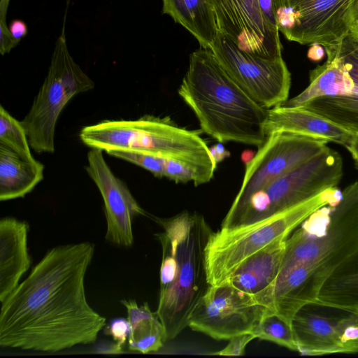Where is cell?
<instances>
[{
	"label": "cell",
	"instance_id": "cell-1",
	"mask_svg": "<svg viewBox=\"0 0 358 358\" xmlns=\"http://www.w3.org/2000/svg\"><path fill=\"white\" fill-rule=\"evenodd\" d=\"M94 248L85 241L46 252L1 302V347L57 352L96 341L106 317L90 306L85 289Z\"/></svg>",
	"mask_w": 358,
	"mask_h": 358
},
{
	"label": "cell",
	"instance_id": "cell-2",
	"mask_svg": "<svg viewBox=\"0 0 358 358\" xmlns=\"http://www.w3.org/2000/svg\"><path fill=\"white\" fill-rule=\"evenodd\" d=\"M358 250V181L335 206L315 210L287 237L280 271L268 289L270 308L291 324L314 303L333 273Z\"/></svg>",
	"mask_w": 358,
	"mask_h": 358
},
{
	"label": "cell",
	"instance_id": "cell-3",
	"mask_svg": "<svg viewBox=\"0 0 358 358\" xmlns=\"http://www.w3.org/2000/svg\"><path fill=\"white\" fill-rule=\"evenodd\" d=\"M178 93L201 130L220 143L261 146L266 138L268 109L253 100L227 73L210 49L189 56Z\"/></svg>",
	"mask_w": 358,
	"mask_h": 358
},
{
	"label": "cell",
	"instance_id": "cell-4",
	"mask_svg": "<svg viewBox=\"0 0 358 358\" xmlns=\"http://www.w3.org/2000/svg\"><path fill=\"white\" fill-rule=\"evenodd\" d=\"M162 259L156 313L165 330L166 341L188 327L190 316L210 286L206 249L213 234L204 217L182 211L168 219H156Z\"/></svg>",
	"mask_w": 358,
	"mask_h": 358
},
{
	"label": "cell",
	"instance_id": "cell-5",
	"mask_svg": "<svg viewBox=\"0 0 358 358\" xmlns=\"http://www.w3.org/2000/svg\"><path fill=\"white\" fill-rule=\"evenodd\" d=\"M79 137L90 148L106 152L135 150L179 162L195 172L198 185L210 182L217 167L199 134L176 125L169 117L146 115L132 120H105L83 127Z\"/></svg>",
	"mask_w": 358,
	"mask_h": 358
},
{
	"label": "cell",
	"instance_id": "cell-6",
	"mask_svg": "<svg viewBox=\"0 0 358 358\" xmlns=\"http://www.w3.org/2000/svg\"><path fill=\"white\" fill-rule=\"evenodd\" d=\"M342 192L332 187L317 196L266 219L231 229H220L211 235L206 249L208 283L225 282L248 257L289 234L320 208L335 206Z\"/></svg>",
	"mask_w": 358,
	"mask_h": 358
},
{
	"label": "cell",
	"instance_id": "cell-7",
	"mask_svg": "<svg viewBox=\"0 0 358 358\" xmlns=\"http://www.w3.org/2000/svg\"><path fill=\"white\" fill-rule=\"evenodd\" d=\"M94 87V83L69 53L64 23L47 76L29 111L21 121L35 152H55L56 125L64 108L74 96Z\"/></svg>",
	"mask_w": 358,
	"mask_h": 358
},
{
	"label": "cell",
	"instance_id": "cell-8",
	"mask_svg": "<svg viewBox=\"0 0 358 358\" xmlns=\"http://www.w3.org/2000/svg\"><path fill=\"white\" fill-rule=\"evenodd\" d=\"M342 176L341 155L327 147L253 194L250 208L259 220L270 217L336 187Z\"/></svg>",
	"mask_w": 358,
	"mask_h": 358
},
{
	"label": "cell",
	"instance_id": "cell-9",
	"mask_svg": "<svg viewBox=\"0 0 358 358\" xmlns=\"http://www.w3.org/2000/svg\"><path fill=\"white\" fill-rule=\"evenodd\" d=\"M358 17V0H280L279 32L302 45L338 44Z\"/></svg>",
	"mask_w": 358,
	"mask_h": 358
},
{
	"label": "cell",
	"instance_id": "cell-10",
	"mask_svg": "<svg viewBox=\"0 0 358 358\" xmlns=\"http://www.w3.org/2000/svg\"><path fill=\"white\" fill-rule=\"evenodd\" d=\"M211 50L229 76L264 108H273L288 99L291 73L282 57L252 55L220 32Z\"/></svg>",
	"mask_w": 358,
	"mask_h": 358
},
{
	"label": "cell",
	"instance_id": "cell-11",
	"mask_svg": "<svg viewBox=\"0 0 358 358\" xmlns=\"http://www.w3.org/2000/svg\"><path fill=\"white\" fill-rule=\"evenodd\" d=\"M328 141L283 130L269 133L245 164L242 183L230 208L325 150Z\"/></svg>",
	"mask_w": 358,
	"mask_h": 358
},
{
	"label": "cell",
	"instance_id": "cell-12",
	"mask_svg": "<svg viewBox=\"0 0 358 358\" xmlns=\"http://www.w3.org/2000/svg\"><path fill=\"white\" fill-rule=\"evenodd\" d=\"M268 308L228 282L210 285L193 310L188 327L215 340L252 333Z\"/></svg>",
	"mask_w": 358,
	"mask_h": 358
},
{
	"label": "cell",
	"instance_id": "cell-13",
	"mask_svg": "<svg viewBox=\"0 0 358 358\" xmlns=\"http://www.w3.org/2000/svg\"><path fill=\"white\" fill-rule=\"evenodd\" d=\"M310 303L292 320L297 352L309 356L358 352V310L327 314Z\"/></svg>",
	"mask_w": 358,
	"mask_h": 358
},
{
	"label": "cell",
	"instance_id": "cell-14",
	"mask_svg": "<svg viewBox=\"0 0 358 358\" xmlns=\"http://www.w3.org/2000/svg\"><path fill=\"white\" fill-rule=\"evenodd\" d=\"M219 32L242 50L267 59L282 57L279 31L264 20L257 0H209Z\"/></svg>",
	"mask_w": 358,
	"mask_h": 358
},
{
	"label": "cell",
	"instance_id": "cell-15",
	"mask_svg": "<svg viewBox=\"0 0 358 358\" xmlns=\"http://www.w3.org/2000/svg\"><path fill=\"white\" fill-rule=\"evenodd\" d=\"M87 158L86 172L99 189L104 203L105 238L112 243L129 247L134 241V219L145 215L146 213L126 184L113 173L104 159L103 150L91 148Z\"/></svg>",
	"mask_w": 358,
	"mask_h": 358
},
{
	"label": "cell",
	"instance_id": "cell-16",
	"mask_svg": "<svg viewBox=\"0 0 358 358\" xmlns=\"http://www.w3.org/2000/svg\"><path fill=\"white\" fill-rule=\"evenodd\" d=\"M29 224L14 217L0 220V301L19 285L31 265L27 246Z\"/></svg>",
	"mask_w": 358,
	"mask_h": 358
},
{
	"label": "cell",
	"instance_id": "cell-17",
	"mask_svg": "<svg viewBox=\"0 0 358 358\" xmlns=\"http://www.w3.org/2000/svg\"><path fill=\"white\" fill-rule=\"evenodd\" d=\"M283 130L334 142L345 147L354 133L326 117L304 108H287L282 105L268 109L266 133Z\"/></svg>",
	"mask_w": 358,
	"mask_h": 358
},
{
	"label": "cell",
	"instance_id": "cell-18",
	"mask_svg": "<svg viewBox=\"0 0 358 358\" xmlns=\"http://www.w3.org/2000/svg\"><path fill=\"white\" fill-rule=\"evenodd\" d=\"M287 238H281L245 259L225 282L253 296L268 288L280 271Z\"/></svg>",
	"mask_w": 358,
	"mask_h": 358
},
{
	"label": "cell",
	"instance_id": "cell-19",
	"mask_svg": "<svg viewBox=\"0 0 358 358\" xmlns=\"http://www.w3.org/2000/svg\"><path fill=\"white\" fill-rule=\"evenodd\" d=\"M45 166L0 144V201L24 197L43 179Z\"/></svg>",
	"mask_w": 358,
	"mask_h": 358
},
{
	"label": "cell",
	"instance_id": "cell-20",
	"mask_svg": "<svg viewBox=\"0 0 358 358\" xmlns=\"http://www.w3.org/2000/svg\"><path fill=\"white\" fill-rule=\"evenodd\" d=\"M327 56L325 63L310 71L308 86L297 96L287 99L282 106L299 108L315 98L354 92L355 83L339 59L334 55Z\"/></svg>",
	"mask_w": 358,
	"mask_h": 358
},
{
	"label": "cell",
	"instance_id": "cell-21",
	"mask_svg": "<svg viewBox=\"0 0 358 358\" xmlns=\"http://www.w3.org/2000/svg\"><path fill=\"white\" fill-rule=\"evenodd\" d=\"M162 13L193 35L201 48L211 50L219 31L209 0H162Z\"/></svg>",
	"mask_w": 358,
	"mask_h": 358
},
{
	"label": "cell",
	"instance_id": "cell-22",
	"mask_svg": "<svg viewBox=\"0 0 358 358\" xmlns=\"http://www.w3.org/2000/svg\"><path fill=\"white\" fill-rule=\"evenodd\" d=\"M314 303L344 311L358 310V250L329 278Z\"/></svg>",
	"mask_w": 358,
	"mask_h": 358
},
{
	"label": "cell",
	"instance_id": "cell-23",
	"mask_svg": "<svg viewBox=\"0 0 358 358\" xmlns=\"http://www.w3.org/2000/svg\"><path fill=\"white\" fill-rule=\"evenodd\" d=\"M130 324L129 349L148 354L159 350L166 341L165 330L156 312L151 311L147 302L138 306L135 300H122Z\"/></svg>",
	"mask_w": 358,
	"mask_h": 358
},
{
	"label": "cell",
	"instance_id": "cell-24",
	"mask_svg": "<svg viewBox=\"0 0 358 358\" xmlns=\"http://www.w3.org/2000/svg\"><path fill=\"white\" fill-rule=\"evenodd\" d=\"M252 333L256 338L297 352L292 325L270 309L265 312Z\"/></svg>",
	"mask_w": 358,
	"mask_h": 358
},
{
	"label": "cell",
	"instance_id": "cell-25",
	"mask_svg": "<svg viewBox=\"0 0 358 358\" xmlns=\"http://www.w3.org/2000/svg\"><path fill=\"white\" fill-rule=\"evenodd\" d=\"M0 144L23 158L33 159L27 132L21 121L14 118L3 107H0Z\"/></svg>",
	"mask_w": 358,
	"mask_h": 358
},
{
	"label": "cell",
	"instance_id": "cell-26",
	"mask_svg": "<svg viewBox=\"0 0 358 358\" xmlns=\"http://www.w3.org/2000/svg\"><path fill=\"white\" fill-rule=\"evenodd\" d=\"M106 153L141 166L150 172L155 177L159 178L164 177L162 157L140 151L127 150H115Z\"/></svg>",
	"mask_w": 358,
	"mask_h": 358
},
{
	"label": "cell",
	"instance_id": "cell-27",
	"mask_svg": "<svg viewBox=\"0 0 358 358\" xmlns=\"http://www.w3.org/2000/svg\"><path fill=\"white\" fill-rule=\"evenodd\" d=\"M164 177L176 182H193L198 186V178L195 172L185 164L172 159L162 158Z\"/></svg>",
	"mask_w": 358,
	"mask_h": 358
},
{
	"label": "cell",
	"instance_id": "cell-28",
	"mask_svg": "<svg viewBox=\"0 0 358 358\" xmlns=\"http://www.w3.org/2000/svg\"><path fill=\"white\" fill-rule=\"evenodd\" d=\"M255 338L256 337L252 333L235 336L229 339V343L225 348L213 355L221 356L243 355L248 344Z\"/></svg>",
	"mask_w": 358,
	"mask_h": 358
},
{
	"label": "cell",
	"instance_id": "cell-29",
	"mask_svg": "<svg viewBox=\"0 0 358 358\" xmlns=\"http://www.w3.org/2000/svg\"><path fill=\"white\" fill-rule=\"evenodd\" d=\"M130 324L128 319L117 317L110 321L104 333L113 337L114 341L123 345L130 334Z\"/></svg>",
	"mask_w": 358,
	"mask_h": 358
},
{
	"label": "cell",
	"instance_id": "cell-30",
	"mask_svg": "<svg viewBox=\"0 0 358 358\" xmlns=\"http://www.w3.org/2000/svg\"><path fill=\"white\" fill-rule=\"evenodd\" d=\"M262 16L267 24L273 30L278 31L277 12L280 0H257Z\"/></svg>",
	"mask_w": 358,
	"mask_h": 358
},
{
	"label": "cell",
	"instance_id": "cell-31",
	"mask_svg": "<svg viewBox=\"0 0 358 358\" xmlns=\"http://www.w3.org/2000/svg\"><path fill=\"white\" fill-rule=\"evenodd\" d=\"M20 41L11 35L6 24V17H0V52L1 55L9 53Z\"/></svg>",
	"mask_w": 358,
	"mask_h": 358
},
{
	"label": "cell",
	"instance_id": "cell-32",
	"mask_svg": "<svg viewBox=\"0 0 358 358\" xmlns=\"http://www.w3.org/2000/svg\"><path fill=\"white\" fill-rule=\"evenodd\" d=\"M93 353L99 354H121L123 352L122 346L117 342L100 341L92 350Z\"/></svg>",
	"mask_w": 358,
	"mask_h": 358
},
{
	"label": "cell",
	"instance_id": "cell-33",
	"mask_svg": "<svg viewBox=\"0 0 358 358\" xmlns=\"http://www.w3.org/2000/svg\"><path fill=\"white\" fill-rule=\"evenodd\" d=\"M8 29L13 37L19 41L27 35L28 31L27 24L21 20H13Z\"/></svg>",
	"mask_w": 358,
	"mask_h": 358
},
{
	"label": "cell",
	"instance_id": "cell-34",
	"mask_svg": "<svg viewBox=\"0 0 358 358\" xmlns=\"http://www.w3.org/2000/svg\"><path fill=\"white\" fill-rule=\"evenodd\" d=\"M209 148L210 152L217 164L230 156V152L227 150L221 143L213 145L209 147Z\"/></svg>",
	"mask_w": 358,
	"mask_h": 358
},
{
	"label": "cell",
	"instance_id": "cell-35",
	"mask_svg": "<svg viewBox=\"0 0 358 358\" xmlns=\"http://www.w3.org/2000/svg\"><path fill=\"white\" fill-rule=\"evenodd\" d=\"M324 54L325 50L324 47L320 44L314 43L310 45L307 56L313 62H319L324 58Z\"/></svg>",
	"mask_w": 358,
	"mask_h": 358
},
{
	"label": "cell",
	"instance_id": "cell-36",
	"mask_svg": "<svg viewBox=\"0 0 358 358\" xmlns=\"http://www.w3.org/2000/svg\"><path fill=\"white\" fill-rule=\"evenodd\" d=\"M358 166V132L353 134L349 143L345 146Z\"/></svg>",
	"mask_w": 358,
	"mask_h": 358
},
{
	"label": "cell",
	"instance_id": "cell-37",
	"mask_svg": "<svg viewBox=\"0 0 358 358\" xmlns=\"http://www.w3.org/2000/svg\"><path fill=\"white\" fill-rule=\"evenodd\" d=\"M10 0H0V17H6Z\"/></svg>",
	"mask_w": 358,
	"mask_h": 358
},
{
	"label": "cell",
	"instance_id": "cell-38",
	"mask_svg": "<svg viewBox=\"0 0 358 358\" xmlns=\"http://www.w3.org/2000/svg\"><path fill=\"white\" fill-rule=\"evenodd\" d=\"M349 34L355 41L358 42V17Z\"/></svg>",
	"mask_w": 358,
	"mask_h": 358
}]
</instances>
